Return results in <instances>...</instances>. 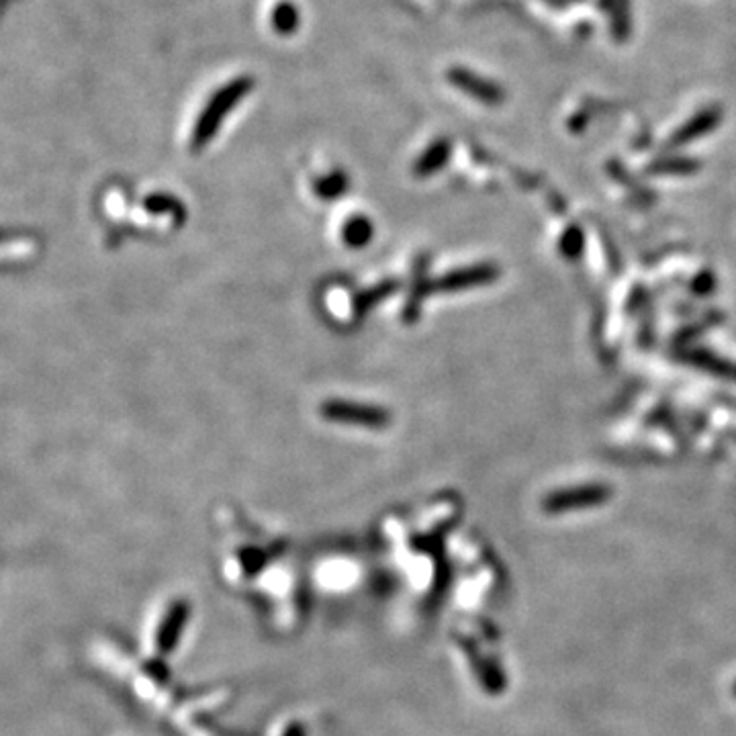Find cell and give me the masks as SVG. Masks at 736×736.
Wrapping results in <instances>:
<instances>
[{
	"instance_id": "7",
	"label": "cell",
	"mask_w": 736,
	"mask_h": 736,
	"mask_svg": "<svg viewBox=\"0 0 736 736\" xmlns=\"http://www.w3.org/2000/svg\"><path fill=\"white\" fill-rule=\"evenodd\" d=\"M734 693H736V685H734Z\"/></svg>"
},
{
	"instance_id": "2",
	"label": "cell",
	"mask_w": 736,
	"mask_h": 736,
	"mask_svg": "<svg viewBox=\"0 0 736 736\" xmlns=\"http://www.w3.org/2000/svg\"><path fill=\"white\" fill-rule=\"evenodd\" d=\"M371 235L373 225L368 224V219L364 217L352 219L346 229H343V240H346V244L352 245V248H363V245L371 240Z\"/></svg>"
},
{
	"instance_id": "4",
	"label": "cell",
	"mask_w": 736,
	"mask_h": 736,
	"mask_svg": "<svg viewBox=\"0 0 736 736\" xmlns=\"http://www.w3.org/2000/svg\"><path fill=\"white\" fill-rule=\"evenodd\" d=\"M479 273L477 270H471V273H454V274H450V276H446V278H442V281L438 283V289H442V291H454V289H461V286H466V284H472V283H477L479 281Z\"/></svg>"
},
{
	"instance_id": "1",
	"label": "cell",
	"mask_w": 736,
	"mask_h": 736,
	"mask_svg": "<svg viewBox=\"0 0 736 736\" xmlns=\"http://www.w3.org/2000/svg\"><path fill=\"white\" fill-rule=\"evenodd\" d=\"M319 412H322L325 420H330V422L363 425V428H371V430L387 428L391 422L389 412H384L383 407L356 403V401H342V399L325 401V403H322V409H319Z\"/></svg>"
},
{
	"instance_id": "3",
	"label": "cell",
	"mask_w": 736,
	"mask_h": 736,
	"mask_svg": "<svg viewBox=\"0 0 736 736\" xmlns=\"http://www.w3.org/2000/svg\"><path fill=\"white\" fill-rule=\"evenodd\" d=\"M444 145H433L428 154H423L420 162H417L415 166V174L417 176H425V174H432L433 170L442 166V162H444Z\"/></svg>"
},
{
	"instance_id": "5",
	"label": "cell",
	"mask_w": 736,
	"mask_h": 736,
	"mask_svg": "<svg viewBox=\"0 0 736 736\" xmlns=\"http://www.w3.org/2000/svg\"><path fill=\"white\" fill-rule=\"evenodd\" d=\"M395 289H397V286L393 284V283H384V284H381V286H376V289H373V291L360 294V297L356 299L358 313H360V311L368 309V307H373L374 303H379V301L384 297V294H389L391 291H395Z\"/></svg>"
},
{
	"instance_id": "6",
	"label": "cell",
	"mask_w": 736,
	"mask_h": 736,
	"mask_svg": "<svg viewBox=\"0 0 736 736\" xmlns=\"http://www.w3.org/2000/svg\"><path fill=\"white\" fill-rule=\"evenodd\" d=\"M343 188H346V178H342L340 174H335L332 178H325L323 183L317 184V193L322 199H335V194H340Z\"/></svg>"
}]
</instances>
